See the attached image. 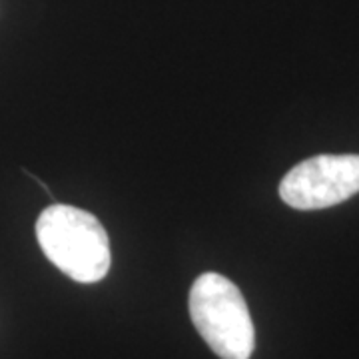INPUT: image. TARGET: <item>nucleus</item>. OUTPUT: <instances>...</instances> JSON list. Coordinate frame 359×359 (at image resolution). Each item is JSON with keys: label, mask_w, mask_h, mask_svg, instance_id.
I'll use <instances>...</instances> for the list:
<instances>
[{"label": "nucleus", "mask_w": 359, "mask_h": 359, "mask_svg": "<svg viewBox=\"0 0 359 359\" xmlns=\"http://www.w3.org/2000/svg\"><path fill=\"white\" fill-rule=\"evenodd\" d=\"M36 240L56 268L78 283H96L110 269V240L96 216L54 204L36 222Z\"/></svg>", "instance_id": "1"}, {"label": "nucleus", "mask_w": 359, "mask_h": 359, "mask_svg": "<svg viewBox=\"0 0 359 359\" xmlns=\"http://www.w3.org/2000/svg\"><path fill=\"white\" fill-rule=\"evenodd\" d=\"M190 318L222 359H250L256 347L252 316L240 287L219 273H202L190 290Z\"/></svg>", "instance_id": "2"}, {"label": "nucleus", "mask_w": 359, "mask_h": 359, "mask_svg": "<svg viewBox=\"0 0 359 359\" xmlns=\"http://www.w3.org/2000/svg\"><path fill=\"white\" fill-rule=\"evenodd\" d=\"M359 192V154H321L294 166L280 184V196L295 210H323Z\"/></svg>", "instance_id": "3"}]
</instances>
